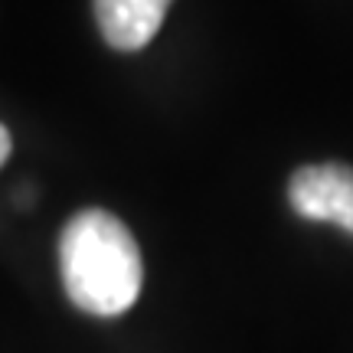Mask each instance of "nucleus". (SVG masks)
I'll list each match as a JSON object with an SVG mask.
<instances>
[{"label":"nucleus","mask_w":353,"mask_h":353,"mask_svg":"<svg viewBox=\"0 0 353 353\" xmlns=\"http://www.w3.org/2000/svg\"><path fill=\"white\" fill-rule=\"evenodd\" d=\"M59 275L69 301L95 317H118L138 301L144 262L131 229L108 210H82L59 236Z\"/></svg>","instance_id":"nucleus-1"},{"label":"nucleus","mask_w":353,"mask_h":353,"mask_svg":"<svg viewBox=\"0 0 353 353\" xmlns=\"http://www.w3.org/2000/svg\"><path fill=\"white\" fill-rule=\"evenodd\" d=\"M294 213L317 223H334L353 236V167L307 164L288 180Z\"/></svg>","instance_id":"nucleus-2"},{"label":"nucleus","mask_w":353,"mask_h":353,"mask_svg":"<svg viewBox=\"0 0 353 353\" xmlns=\"http://www.w3.org/2000/svg\"><path fill=\"white\" fill-rule=\"evenodd\" d=\"M174 0H95V20L112 50H144L164 23Z\"/></svg>","instance_id":"nucleus-3"},{"label":"nucleus","mask_w":353,"mask_h":353,"mask_svg":"<svg viewBox=\"0 0 353 353\" xmlns=\"http://www.w3.org/2000/svg\"><path fill=\"white\" fill-rule=\"evenodd\" d=\"M10 157V131L0 125V167H3V161Z\"/></svg>","instance_id":"nucleus-4"}]
</instances>
